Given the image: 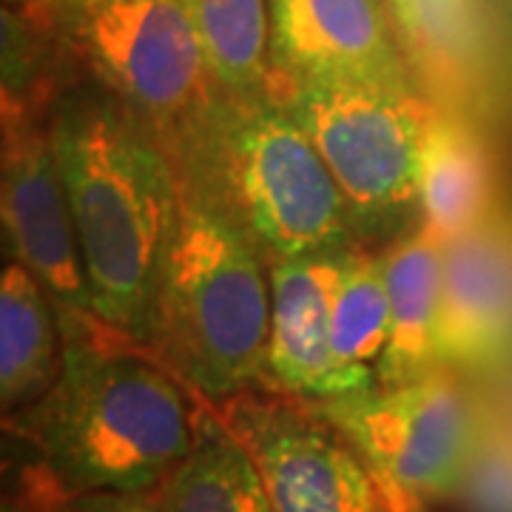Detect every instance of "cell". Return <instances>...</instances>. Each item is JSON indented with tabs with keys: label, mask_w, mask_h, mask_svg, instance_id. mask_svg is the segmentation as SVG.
Listing matches in <instances>:
<instances>
[{
	"label": "cell",
	"mask_w": 512,
	"mask_h": 512,
	"mask_svg": "<svg viewBox=\"0 0 512 512\" xmlns=\"http://www.w3.org/2000/svg\"><path fill=\"white\" fill-rule=\"evenodd\" d=\"M57 319L55 387L6 416V430L35 453L26 484L63 495H154L191 453L205 402L100 316L57 308Z\"/></svg>",
	"instance_id": "cell-1"
},
{
	"label": "cell",
	"mask_w": 512,
	"mask_h": 512,
	"mask_svg": "<svg viewBox=\"0 0 512 512\" xmlns=\"http://www.w3.org/2000/svg\"><path fill=\"white\" fill-rule=\"evenodd\" d=\"M49 134L94 311L146 345L180 211V171L154 131L89 74L57 94Z\"/></svg>",
	"instance_id": "cell-2"
},
{
	"label": "cell",
	"mask_w": 512,
	"mask_h": 512,
	"mask_svg": "<svg viewBox=\"0 0 512 512\" xmlns=\"http://www.w3.org/2000/svg\"><path fill=\"white\" fill-rule=\"evenodd\" d=\"M271 274L248 228L200 171H180V211L151 302L146 348L202 402L268 387Z\"/></svg>",
	"instance_id": "cell-3"
},
{
	"label": "cell",
	"mask_w": 512,
	"mask_h": 512,
	"mask_svg": "<svg viewBox=\"0 0 512 512\" xmlns=\"http://www.w3.org/2000/svg\"><path fill=\"white\" fill-rule=\"evenodd\" d=\"M177 171H200L220 188L268 268L356 245L328 165L271 89L225 97L200 157Z\"/></svg>",
	"instance_id": "cell-4"
},
{
	"label": "cell",
	"mask_w": 512,
	"mask_h": 512,
	"mask_svg": "<svg viewBox=\"0 0 512 512\" xmlns=\"http://www.w3.org/2000/svg\"><path fill=\"white\" fill-rule=\"evenodd\" d=\"M60 35L80 72L120 97L177 168L200 157L228 94L180 0H114Z\"/></svg>",
	"instance_id": "cell-5"
},
{
	"label": "cell",
	"mask_w": 512,
	"mask_h": 512,
	"mask_svg": "<svg viewBox=\"0 0 512 512\" xmlns=\"http://www.w3.org/2000/svg\"><path fill=\"white\" fill-rule=\"evenodd\" d=\"M311 137L348 208L359 245L376 251L419 225V154L430 103L416 92L271 83Z\"/></svg>",
	"instance_id": "cell-6"
},
{
	"label": "cell",
	"mask_w": 512,
	"mask_h": 512,
	"mask_svg": "<svg viewBox=\"0 0 512 512\" xmlns=\"http://www.w3.org/2000/svg\"><path fill=\"white\" fill-rule=\"evenodd\" d=\"M308 404L365 458L396 512L456 498L484 433L476 387L447 367L419 382Z\"/></svg>",
	"instance_id": "cell-7"
},
{
	"label": "cell",
	"mask_w": 512,
	"mask_h": 512,
	"mask_svg": "<svg viewBox=\"0 0 512 512\" xmlns=\"http://www.w3.org/2000/svg\"><path fill=\"white\" fill-rule=\"evenodd\" d=\"M217 413L254 458L274 512H396L365 458L308 402L262 387Z\"/></svg>",
	"instance_id": "cell-8"
},
{
	"label": "cell",
	"mask_w": 512,
	"mask_h": 512,
	"mask_svg": "<svg viewBox=\"0 0 512 512\" xmlns=\"http://www.w3.org/2000/svg\"><path fill=\"white\" fill-rule=\"evenodd\" d=\"M419 94L484 126L507 111L510 43L495 0H384Z\"/></svg>",
	"instance_id": "cell-9"
},
{
	"label": "cell",
	"mask_w": 512,
	"mask_h": 512,
	"mask_svg": "<svg viewBox=\"0 0 512 512\" xmlns=\"http://www.w3.org/2000/svg\"><path fill=\"white\" fill-rule=\"evenodd\" d=\"M0 217L9 259L35 276L55 308L97 316L49 114H3Z\"/></svg>",
	"instance_id": "cell-10"
},
{
	"label": "cell",
	"mask_w": 512,
	"mask_h": 512,
	"mask_svg": "<svg viewBox=\"0 0 512 512\" xmlns=\"http://www.w3.org/2000/svg\"><path fill=\"white\" fill-rule=\"evenodd\" d=\"M271 83L416 92L384 0H268Z\"/></svg>",
	"instance_id": "cell-11"
},
{
	"label": "cell",
	"mask_w": 512,
	"mask_h": 512,
	"mask_svg": "<svg viewBox=\"0 0 512 512\" xmlns=\"http://www.w3.org/2000/svg\"><path fill=\"white\" fill-rule=\"evenodd\" d=\"M441 367L481 379L512 365V202L441 242Z\"/></svg>",
	"instance_id": "cell-12"
},
{
	"label": "cell",
	"mask_w": 512,
	"mask_h": 512,
	"mask_svg": "<svg viewBox=\"0 0 512 512\" xmlns=\"http://www.w3.org/2000/svg\"><path fill=\"white\" fill-rule=\"evenodd\" d=\"M350 248L299 256L268 268L271 336L265 376L271 390L299 402H328L373 390L350 376L333 353V299Z\"/></svg>",
	"instance_id": "cell-13"
},
{
	"label": "cell",
	"mask_w": 512,
	"mask_h": 512,
	"mask_svg": "<svg viewBox=\"0 0 512 512\" xmlns=\"http://www.w3.org/2000/svg\"><path fill=\"white\" fill-rule=\"evenodd\" d=\"M504 208L490 126L430 106L419 154V225L439 242L456 239Z\"/></svg>",
	"instance_id": "cell-14"
},
{
	"label": "cell",
	"mask_w": 512,
	"mask_h": 512,
	"mask_svg": "<svg viewBox=\"0 0 512 512\" xmlns=\"http://www.w3.org/2000/svg\"><path fill=\"white\" fill-rule=\"evenodd\" d=\"M382 254L390 333L376 365L379 387L419 382L444 370L439 362V302H441V242L416 225Z\"/></svg>",
	"instance_id": "cell-15"
},
{
	"label": "cell",
	"mask_w": 512,
	"mask_h": 512,
	"mask_svg": "<svg viewBox=\"0 0 512 512\" xmlns=\"http://www.w3.org/2000/svg\"><path fill=\"white\" fill-rule=\"evenodd\" d=\"M63 367V330L43 285L18 262L0 276V407L12 416L40 402Z\"/></svg>",
	"instance_id": "cell-16"
},
{
	"label": "cell",
	"mask_w": 512,
	"mask_h": 512,
	"mask_svg": "<svg viewBox=\"0 0 512 512\" xmlns=\"http://www.w3.org/2000/svg\"><path fill=\"white\" fill-rule=\"evenodd\" d=\"M154 498L160 512H274L254 458L208 402L200 407L191 453Z\"/></svg>",
	"instance_id": "cell-17"
},
{
	"label": "cell",
	"mask_w": 512,
	"mask_h": 512,
	"mask_svg": "<svg viewBox=\"0 0 512 512\" xmlns=\"http://www.w3.org/2000/svg\"><path fill=\"white\" fill-rule=\"evenodd\" d=\"M228 97L271 89L268 0H180Z\"/></svg>",
	"instance_id": "cell-18"
},
{
	"label": "cell",
	"mask_w": 512,
	"mask_h": 512,
	"mask_svg": "<svg viewBox=\"0 0 512 512\" xmlns=\"http://www.w3.org/2000/svg\"><path fill=\"white\" fill-rule=\"evenodd\" d=\"M390 296L382 254L353 245L333 299V353L367 387H379L376 365L387 348Z\"/></svg>",
	"instance_id": "cell-19"
},
{
	"label": "cell",
	"mask_w": 512,
	"mask_h": 512,
	"mask_svg": "<svg viewBox=\"0 0 512 512\" xmlns=\"http://www.w3.org/2000/svg\"><path fill=\"white\" fill-rule=\"evenodd\" d=\"M458 501L470 512H512V427L484 416V433Z\"/></svg>",
	"instance_id": "cell-20"
},
{
	"label": "cell",
	"mask_w": 512,
	"mask_h": 512,
	"mask_svg": "<svg viewBox=\"0 0 512 512\" xmlns=\"http://www.w3.org/2000/svg\"><path fill=\"white\" fill-rule=\"evenodd\" d=\"M23 498L35 512H160L154 495L134 493H77L63 495L26 484Z\"/></svg>",
	"instance_id": "cell-21"
},
{
	"label": "cell",
	"mask_w": 512,
	"mask_h": 512,
	"mask_svg": "<svg viewBox=\"0 0 512 512\" xmlns=\"http://www.w3.org/2000/svg\"><path fill=\"white\" fill-rule=\"evenodd\" d=\"M43 3H46L49 15L55 18L57 29L63 32V29H69L80 20L92 18L94 12L106 9L114 0H43Z\"/></svg>",
	"instance_id": "cell-22"
},
{
	"label": "cell",
	"mask_w": 512,
	"mask_h": 512,
	"mask_svg": "<svg viewBox=\"0 0 512 512\" xmlns=\"http://www.w3.org/2000/svg\"><path fill=\"white\" fill-rule=\"evenodd\" d=\"M3 512H35L23 495H3Z\"/></svg>",
	"instance_id": "cell-23"
},
{
	"label": "cell",
	"mask_w": 512,
	"mask_h": 512,
	"mask_svg": "<svg viewBox=\"0 0 512 512\" xmlns=\"http://www.w3.org/2000/svg\"><path fill=\"white\" fill-rule=\"evenodd\" d=\"M3 6H15V9H32V6H40V9H46L43 0H3Z\"/></svg>",
	"instance_id": "cell-24"
},
{
	"label": "cell",
	"mask_w": 512,
	"mask_h": 512,
	"mask_svg": "<svg viewBox=\"0 0 512 512\" xmlns=\"http://www.w3.org/2000/svg\"><path fill=\"white\" fill-rule=\"evenodd\" d=\"M495 3H498V9H501L504 20H510L512 23V0H495Z\"/></svg>",
	"instance_id": "cell-25"
}]
</instances>
